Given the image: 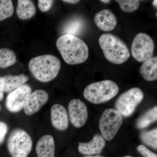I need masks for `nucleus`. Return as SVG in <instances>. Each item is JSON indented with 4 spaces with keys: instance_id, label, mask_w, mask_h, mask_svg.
<instances>
[{
    "instance_id": "nucleus-8",
    "label": "nucleus",
    "mask_w": 157,
    "mask_h": 157,
    "mask_svg": "<svg viewBox=\"0 0 157 157\" xmlns=\"http://www.w3.org/2000/svg\"><path fill=\"white\" fill-rule=\"evenodd\" d=\"M155 44L147 34L139 33L132 42L131 52L132 56L138 62H144L153 55Z\"/></svg>"
},
{
    "instance_id": "nucleus-23",
    "label": "nucleus",
    "mask_w": 157,
    "mask_h": 157,
    "mask_svg": "<svg viewBox=\"0 0 157 157\" xmlns=\"http://www.w3.org/2000/svg\"><path fill=\"white\" fill-rule=\"evenodd\" d=\"M140 137L142 141L146 144L156 149L157 148V129L154 128L141 133Z\"/></svg>"
},
{
    "instance_id": "nucleus-15",
    "label": "nucleus",
    "mask_w": 157,
    "mask_h": 157,
    "mask_svg": "<svg viewBox=\"0 0 157 157\" xmlns=\"http://www.w3.org/2000/svg\"><path fill=\"white\" fill-rule=\"evenodd\" d=\"M38 157H54L55 144L52 135H45L39 138L36 147Z\"/></svg>"
},
{
    "instance_id": "nucleus-25",
    "label": "nucleus",
    "mask_w": 157,
    "mask_h": 157,
    "mask_svg": "<svg viewBox=\"0 0 157 157\" xmlns=\"http://www.w3.org/2000/svg\"><path fill=\"white\" fill-rule=\"evenodd\" d=\"M38 2V7L40 11L43 12L48 11L53 3V1L51 0H39Z\"/></svg>"
},
{
    "instance_id": "nucleus-13",
    "label": "nucleus",
    "mask_w": 157,
    "mask_h": 157,
    "mask_svg": "<svg viewBox=\"0 0 157 157\" xmlns=\"http://www.w3.org/2000/svg\"><path fill=\"white\" fill-rule=\"evenodd\" d=\"M78 151L80 153L92 156L101 153L106 145V141L102 135L97 134L89 142H78Z\"/></svg>"
},
{
    "instance_id": "nucleus-28",
    "label": "nucleus",
    "mask_w": 157,
    "mask_h": 157,
    "mask_svg": "<svg viewBox=\"0 0 157 157\" xmlns=\"http://www.w3.org/2000/svg\"><path fill=\"white\" fill-rule=\"evenodd\" d=\"M5 88H4V80L3 77L0 76V101L4 99Z\"/></svg>"
},
{
    "instance_id": "nucleus-31",
    "label": "nucleus",
    "mask_w": 157,
    "mask_h": 157,
    "mask_svg": "<svg viewBox=\"0 0 157 157\" xmlns=\"http://www.w3.org/2000/svg\"><path fill=\"white\" fill-rule=\"evenodd\" d=\"M157 0H155V1H153V5L154 7L157 8Z\"/></svg>"
},
{
    "instance_id": "nucleus-21",
    "label": "nucleus",
    "mask_w": 157,
    "mask_h": 157,
    "mask_svg": "<svg viewBox=\"0 0 157 157\" xmlns=\"http://www.w3.org/2000/svg\"><path fill=\"white\" fill-rule=\"evenodd\" d=\"M157 119V107L156 106L150 109L138 120L137 126L139 129L146 128Z\"/></svg>"
},
{
    "instance_id": "nucleus-24",
    "label": "nucleus",
    "mask_w": 157,
    "mask_h": 157,
    "mask_svg": "<svg viewBox=\"0 0 157 157\" xmlns=\"http://www.w3.org/2000/svg\"><path fill=\"white\" fill-rule=\"evenodd\" d=\"M115 2L119 4L123 11L129 13L137 10L140 5V1L138 0H117Z\"/></svg>"
},
{
    "instance_id": "nucleus-34",
    "label": "nucleus",
    "mask_w": 157,
    "mask_h": 157,
    "mask_svg": "<svg viewBox=\"0 0 157 157\" xmlns=\"http://www.w3.org/2000/svg\"><path fill=\"white\" fill-rule=\"evenodd\" d=\"M1 105H0V111H1Z\"/></svg>"
},
{
    "instance_id": "nucleus-19",
    "label": "nucleus",
    "mask_w": 157,
    "mask_h": 157,
    "mask_svg": "<svg viewBox=\"0 0 157 157\" xmlns=\"http://www.w3.org/2000/svg\"><path fill=\"white\" fill-rule=\"evenodd\" d=\"M84 22L80 18H74L65 24L63 29L64 35H71L76 36L82 33L84 28Z\"/></svg>"
},
{
    "instance_id": "nucleus-2",
    "label": "nucleus",
    "mask_w": 157,
    "mask_h": 157,
    "mask_svg": "<svg viewBox=\"0 0 157 157\" xmlns=\"http://www.w3.org/2000/svg\"><path fill=\"white\" fill-rule=\"evenodd\" d=\"M28 67L36 79L46 82L53 80L58 75L61 62L57 57L52 55H43L31 59Z\"/></svg>"
},
{
    "instance_id": "nucleus-27",
    "label": "nucleus",
    "mask_w": 157,
    "mask_h": 157,
    "mask_svg": "<svg viewBox=\"0 0 157 157\" xmlns=\"http://www.w3.org/2000/svg\"><path fill=\"white\" fill-rule=\"evenodd\" d=\"M9 131V127L4 122L0 121V145L2 144Z\"/></svg>"
},
{
    "instance_id": "nucleus-16",
    "label": "nucleus",
    "mask_w": 157,
    "mask_h": 157,
    "mask_svg": "<svg viewBox=\"0 0 157 157\" xmlns=\"http://www.w3.org/2000/svg\"><path fill=\"white\" fill-rule=\"evenodd\" d=\"M141 76L147 81L157 79V57H152L144 62L140 68Z\"/></svg>"
},
{
    "instance_id": "nucleus-10",
    "label": "nucleus",
    "mask_w": 157,
    "mask_h": 157,
    "mask_svg": "<svg viewBox=\"0 0 157 157\" xmlns=\"http://www.w3.org/2000/svg\"><path fill=\"white\" fill-rule=\"evenodd\" d=\"M68 113L70 122L75 128H81L87 121V107L80 99H73L70 101L68 105Z\"/></svg>"
},
{
    "instance_id": "nucleus-32",
    "label": "nucleus",
    "mask_w": 157,
    "mask_h": 157,
    "mask_svg": "<svg viewBox=\"0 0 157 157\" xmlns=\"http://www.w3.org/2000/svg\"><path fill=\"white\" fill-rule=\"evenodd\" d=\"M101 2H102L104 3H106V4H107V3H109V2H110V1H109V0H102V1H100Z\"/></svg>"
},
{
    "instance_id": "nucleus-18",
    "label": "nucleus",
    "mask_w": 157,
    "mask_h": 157,
    "mask_svg": "<svg viewBox=\"0 0 157 157\" xmlns=\"http://www.w3.org/2000/svg\"><path fill=\"white\" fill-rule=\"evenodd\" d=\"M5 92L10 93L23 85L29 80L28 76L24 74L18 75H6L3 76Z\"/></svg>"
},
{
    "instance_id": "nucleus-11",
    "label": "nucleus",
    "mask_w": 157,
    "mask_h": 157,
    "mask_svg": "<svg viewBox=\"0 0 157 157\" xmlns=\"http://www.w3.org/2000/svg\"><path fill=\"white\" fill-rule=\"evenodd\" d=\"M49 96L47 92L43 90H37L31 93L23 110L26 115H33L39 111L48 101Z\"/></svg>"
},
{
    "instance_id": "nucleus-26",
    "label": "nucleus",
    "mask_w": 157,
    "mask_h": 157,
    "mask_svg": "<svg viewBox=\"0 0 157 157\" xmlns=\"http://www.w3.org/2000/svg\"><path fill=\"white\" fill-rule=\"evenodd\" d=\"M137 150L144 157H157L156 154L153 152L144 145L137 147Z\"/></svg>"
},
{
    "instance_id": "nucleus-29",
    "label": "nucleus",
    "mask_w": 157,
    "mask_h": 157,
    "mask_svg": "<svg viewBox=\"0 0 157 157\" xmlns=\"http://www.w3.org/2000/svg\"><path fill=\"white\" fill-rule=\"evenodd\" d=\"M64 2L70 3V4H75L76 3L79 2L80 1L78 0H64V1H62Z\"/></svg>"
},
{
    "instance_id": "nucleus-22",
    "label": "nucleus",
    "mask_w": 157,
    "mask_h": 157,
    "mask_svg": "<svg viewBox=\"0 0 157 157\" xmlns=\"http://www.w3.org/2000/svg\"><path fill=\"white\" fill-rule=\"evenodd\" d=\"M14 7L10 0H0V21L11 17L13 15Z\"/></svg>"
},
{
    "instance_id": "nucleus-1",
    "label": "nucleus",
    "mask_w": 157,
    "mask_h": 157,
    "mask_svg": "<svg viewBox=\"0 0 157 157\" xmlns=\"http://www.w3.org/2000/svg\"><path fill=\"white\" fill-rule=\"evenodd\" d=\"M56 45L64 60L68 64L82 63L88 58L87 45L77 36L63 35L57 40Z\"/></svg>"
},
{
    "instance_id": "nucleus-17",
    "label": "nucleus",
    "mask_w": 157,
    "mask_h": 157,
    "mask_svg": "<svg viewBox=\"0 0 157 157\" xmlns=\"http://www.w3.org/2000/svg\"><path fill=\"white\" fill-rule=\"evenodd\" d=\"M36 9L33 2L30 0H19L17 2L16 13L20 19H30L36 14Z\"/></svg>"
},
{
    "instance_id": "nucleus-7",
    "label": "nucleus",
    "mask_w": 157,
    "mask_h": 157,
    "mask_svg": "<svg viewBox=\"0 0 157 157\" xmlns=\"http://www.w3.org/2000/svg\"><path fill=\"white\" fill-rule=\"evenodd\" d=\"M144 97V94L140 89L137 87L131 89L117 98L115 103V109L122 116H130L142 101Z\"/></svg>"
},
{
    "instance_id": "nucleus-14",
    "label": "nucleus",
    "mask_w": 157,
    "mask_h": 157,
    "mask_svg": "<svg viewBox=\"0 0 157 157\" xmlns=\"http://www.w3.org/2000/svg\"><path fill=\"white\" fill-rule=\"evenodd\" d=\"M95 23L101 30L109 32L114 29L117 25V19L115 15L109 9L101 10L96 14Z\"/></svg>"
},
{
    "instance_id": "nucleus-30",
    "label": "nucleus",
    "mask_w": 157,
    "mask_h": 157,
    "mask_svg": "<svg viewBox=\"0 0 157 157\" xmlns=\"http://www.w3.org/2000/svg\"><path fill=\"white\" fill-rule=\"evenodd\" d=\"M84 157H104V156H103L100 155H96L95 156H89L86 155Z\"/></svg>"
},
{
    "instance_id": "nucleus-12",
    "label": "nucleus",
    "mask_w": 157,
    "mask_h": 157,
    "mask_svg": "<svg viewBox=\"0 0 157 157\" xmlns=\"http://www.w3.org/2000/svg\"><path fill=\"white\" fill-rule=\"evenodd\" d=\"M51 121L55 128L59 131H64L69 126V118L67 109L63 105H53L51 109Z\"/></svg>"
},
{
    "instance_id": "nucleus-20",
    "label": "nucleus",
    "mask_w": 157,
    "mask_h": 157,
    "mask_svg": "<svg viewBox=\"0 0 157 157\" xmlns=\"http://www.w3.org/2000/svg\"><path fill=\"white\" fill-rule=\"evenodd\" d=\"M17 61L16 55L13 50L8 48H0V68L11 67Z\"/></svg>"
},
{
    "instance_id": "nucleus-6",
    "label": "nucleus",
    "mask_w": 157,
    "mask_h": 157,
    "mask_svg": "<svg viewBox=\"0 0 157 157\" xmlns=\"http://www.w3.org/2000/svg\"><path fill=\"white\" fill-rule=\"evenodd\" d=\"M122 116L117 110L109 108L104 110L99 120V128L105 140L114 138L123 123Z\"/></svg>"
},
{
    "instance_id": "nucleus-33",
    "label": "nucleus",
    "mask_w": 157,
    "mask_h": 157,
    "mask_svg": "<svg viewBox=\"0 0 157 157\" xmlns=\"http://www.w3.org/2000/svg\"><path fill=\"white\" fill-rule=\"evenodd\" d=\"M124 157H132V156H124Z\"/></svg>"
},
{
    "instance_id": "nucleus-4",
    "label": "nucleus",
    "mask_w": 157,
    "mask_h": 157,
    "mask_svg": "<svg viewBox=\"0 0 157 157\" xmlns=\"http://www.w3.org/2000/svg\"><path fill=\"white\" fill-rule=\"evenodd\" d=\"M119 88L114 82L110 80L94 82L87 86L83 91L86 99L92 104L105 103L117 94Z\"/></svg>"
},
{
    "instance_id": "nucleus-9",
    "label": "nucleus",
    "mask_w": 157,
    "mask_h": 157,
    "mask_svg": "<svg viewBox=\"0 0 157 157\" xmlns=\"http://www.w3.org/2000/svg\"><path fill=\"white\" fill-rule=\"evenodd\" d=\"M31 93L32 88L26 84L10 92L6 98V108L11 113L19 112L23 109Z\"/></svg>"
},
{
    "instance_id": "nucleus-3",
    "label": "nucleus",
    "mask_w": 157,
    "mask_h": 157,
    "mask_svg": "<svg viewBox=\"0 0 157 157\" xmlns=\"http://www.w3.org/2000/svg\"><path fill=\"white\" fill-rule=\"evenodd\" d=\"M99 43L104 56L112 63H123L130 57V52L126 44L114 35L102 34L99 38Z\"/></svg>"
},
{
    "instance_id": "nucleus-5",
    "label": "nucleus",
    "mask_w": 157,
    "mask_h": 157,
    "mask_svg": "<svg viewBox=\"0 0 157 157\" xmlns=\"http://www.w3.org/2000/svg\"><path fill=\"white\" fill-rule=\"evenodd\" d=\"M33 145L30 136L22 129H14L7 140V148L12 157H27Z\"/></svg>"
}]
</instances>
